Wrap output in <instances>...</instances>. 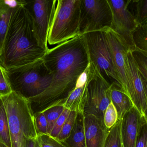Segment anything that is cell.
Here are the masks:
<instances>
[{
  "label": "cell",
  "instance_id": "1",
  "mask_svg": "<svg viewBox=\"0 0 147 147\" xmlns=\"http://www.w3.org/2000/svg\"><path fill=\"white\" fill-rule=\"evenodd\" d=\"M42 59L53 78L46 91L28 100L34 114L53 105H63L75 88L78 77L90 63L82 35L49 49Z\"/></svg>",
  "mask_w": 147,
  "mask_h": 147
},
{
  "label": "cell",
  "instance_id": "2",
  "mask_svg": "<svg viewBox=\"0 0 147 147\" xmlns=\"http://www.w3.org/2000/svg\"><path fill=\"white\" fill-rule=\"evenodd\" d=\"M47 51L39 44L32 20L24 5L13 13L1 52L0 65L6 70L33 62Z\"/></svg>",
  "mask_w": 147,
  "mask_h": 147
},
{
  "label": "cell",
  "instance_id": "3",
  "mask_svg": "<svg viewBox=\"0 0 147 147\" xmlns=\"http://www.w3.org/2000/svg\"><path fill=\"white\" fill-rule=\"evenodd\" d=\"M0 98L7 115L11 147H24L26 139L37 138L34 114L30 102L13 91Z\"/></svg>",
  "mask_w": 147,
  "mask_h": 147
},
{
  "label": "cell",
  "instance_id": "4",
  "mask_svg": "<svg viewBox=\"0 0 147 147\" xmlns=\"http://www.w3.org/2000/svg\"><path fill=\"white\" fill-rule=\"evenodd\" d=\"M12 90L30 100L46 91L53 76L42 58L33 62L6 70Z\"/></svg>",
  "mask_w": 147,
  "mask_h": 147
},
{
  "label": "cell",
  "instance_id": "5",
  "mask_svg": "<svg viewBox=\"0 0 147 147\" xmlns=\"http://www.w3.org/2000/svg\"><path fill=\"white\" fill-rule=\"evenodd\" d=\"M81 0H58L48 42L60 44L80 35V8Z\"/></svg>",
  "mask_w": 147,
  "mask_h": 147
},
{
  "label": "cell",
  "instance_id": "6",
  "mask_svg": "<svg viewBox=\"0 0 147 147\" xmlns=\"http://www.w3.org/2000/svg\"><path fill=\"white\" fill-rule=\"evenodd\" d=\"M90 63L110 85L121 87L114 69L111 51L104 30L83 34Z\"/></svg>",
  "mask_w": 147,
  "mask_h": 147
},
{
  "label": "cell",
  "instance_id": "7",
  "mask_svg": "<svg viewBox=\"0 0 147 147\" xmlns=\"http://www.w3.org/2000/svg\"><path fill=\"white\" fill-rule=\"evenodd\" d=\"M111 85L107 82L90 63V71L86 84L83 113L92 115L104 123V115L111 101Z\"/></svg>",
  "mask_w": 147,
  "mask_h": 147
},
{
  "label": "cell",
  "instance_id": "8",
  "mask_svg": "<svg viewBox=\"0 0 147 147\" xmlns=\"http://www.w3.org/2000/svg\"><path fill=\"white\" fill-rule=\"evenodd\" d=\"M112 20L107 0H81L79 25L80 35L111 28Z\"/></svg>",
  "mask_w": 147,
  "mask_h": 147
},
{
  "label": "cell",
  "instance_id": "9",
  "mask_svg": "<svg viewBox=\"0 0 147 147\" xmlns=\"http://www.w3.org/2000/svg\"><path fill=\"white\" fill-rule=\"evenodd\" d=\"M56 0L25 1L24 6L31 17L33 30L39 44L48 51V38L56 7Z\"/></svg>",
  "mask_w": 147,
  "mask_h": 147
},
{
  "label": "cell",
  "instance_id": "10",
  "mask_svg": "<svg viewBox=\"0 0 147 147\" xmlns=\"http://www.w3.org/2000/svg\"><path fill=\"white\" fill-rule=\"evenodd\" d=\"M125 71L128 82L126 94L142 115L147 117V81L140 74L129 51L125 56Z\"/></svg>",
  "mask_w": 147,
  "mask_h": 147
},
{
  "label": "cell",
  "instance_id": "11",
  "mask_svg": "<svg viewBox=\"0 0 147 147\" xmlns=\"http://www.w3.org/2000/svg\"><path fill=\"white\" fill-rule=\"evenodd\" d=\"M107 1L112 13L111 29L122 38L129 51H134L131 33L138 25L127 8L129 0Z\"/></svg>",
  "mask_w": 147,
  "mask_h": 147
},
{
  "label": "cell",
  "instance_id": "12",
  "mask_svg": "<svg viewBox=\"0 0 147 147\" xmlns=\"http://www.w3.org/2000/svg\"><path fill=\"white\" fill-rule=\"evenodd\" d=\"M104 30L110 48L116 75L122 90L126 94L128 82L125 71V56L129 49L120 36L111 28H105Z\"/></svg>",
  "mask_w": 147,
  "mask_h": 147
},
{
  "label": "cell",
  "instance_id": "13",
  "mask_svg": "<svg viewBox=\"0 0 147 147\" xmlns=\"http://www.w3.org/2000/svg\"><path fill=\"white\" fill-rule=\"evenodd\" d=\"M147 117H144L135 107L126 113L121 119V138L123 147H135L137 137L142 123Z\"/></svg>",
  "mask_w": 147,
  "mask_h": 147
},
{
  "label": "cell",
  "instance_id": "14",
  "mask_svg": "<svg viewBox=\"0 0 147 147\" xmlns=\"http://www.w3.org/2000/svg\"><path fill=\"white\" fill-rule=\"evenodd\" d=\"M86 147H103L108 130L104 123L92 115L84 116Z\"/></svg>",
  "mask_w": 147,
  "mask_h": 147
},
{
  "label": "cell",
  "instance_id": "15",
  "mask_svg": "<svg viewBox=\"0 0 147 147\" xmlns=\"http://www.w3.org/2000/svg\"><path fill=\"white\" fill-rule=\"evenodd\" d=\"M25 1L0 0V52L13 13L24 4Z\"/></svg>",
  "mask_w": 147,
  "mask_h": 147
},
{
  "label": "cell",
  "instance_id": "16",
  "mask_svg": "<svg viewBox=\"0 0 147 147\" xmlns=\"http://www.w3.org/2000/svg\"><path fill=\"white\" fill-rule=\"evenodd\" d=\"M84 119L83 112H77L75 123L69 136L61 142L65 147H86Z\"/></svg>",
  "mask_w": 147,
  "mask_h": 147
},
{
  "label": "cell",
  "instance_id": "17",
  "mask_svg": "<svg viewBox=\"0 0 147 147\" xmlns=\"http://www.w3.org/2000/svg\"><path fill=\"white\" fill-rule=\"evenodd\" d=\"M111 101L116 108L118 120H121L124 115L134 107L129 96L121 87L117 85L111 86Z\"/></svg>",
  "mask_w": 147,
  "mask_h": 147
},
{
  "label": "cell",
  "instance_id": "18",
  "mask_svg": "<svg viewBox=\"0 0 147 147\" xmlns=\"http://www.w3.org/2000/svg\"><path fill=\"white\" fill-rule=\"evenodd\" d=\"M86 84L82 87L75 88L63 105L64 108L70 111L83 112L86 97Z\"/></svg>",
  "mask_w": 147,
  "mask_h": 147
},
{
  "label": "cell",
  "instance_id": "19",
  "mask_svg": "<svg viewBox=\"0 0 147 147\" xmlns=\"http://www.w3.org/2000/svg\"><path fill=\"white\" fill-rule=\"evenodd\" d=\"M127 8L138 25H147V0H129Z\"/></svg>",
  "mask_w": 147,
  "mask_h": 147
},
{
  "label": "cell",
  "instance_id": "20",
  "mask_svg": "<svg viewBox=\"0 0 147 147\" xmlns=\"http://www.w3.org/2000/svg\"><path fill=\"white\" fill-rule=\"evenodd\" d=\"M0 143L11 147L7 115L3 102L0 98Z\"/></svg>",
  "mask_w": 147,
  "mask_h": 147
},
{
  "label": "cell",
  "instance_id": "21",
  "mask_svg": "<svg viewBox=\"0 0 147 147\" xmlns=\"http://www.w3.org/2000/svg\"><path fill=\"white\" fill-rule=\"evenodd\" d=\"M131 37L135 50L147 54V25L138 26L132 32Z\"/></svg>",
  "mask_w": 147,
  "mask_h": 147
},
{
  "label": "cell",
  "instance_id": "22",
  "mask_svg": "<svg viewBox=\"0 0 147 147\" xmlns=\"http://www.w3.org/2000/svg\"><path fill=\"white\" fill-rule=\"evenodd\" d=\"M121 120L118 119L117 123L108 130L103 147H121Z\"/></svg>",
  "mask_w": 147,
  "mask_h": 147
},
{
  "label": "cell",
  "instance_id": "23",
  "mask_svg": "<svg viewBox=\"0 0 147 147\" xmlns=\"http://www.w3.org/2000/svg\"><path fill=\"white\" fill-rule=\"evenodd\" d=\"M65 108L62 105H55L45 109L42 112L46 117L48 123V134L50 135L56 122Z\"/></svg>",
  "mask_w": 147,
  "mask_h": 147
},
{
  "label": "cell",
  "instance_id": "24",
  "mask_svg": "<svg viewBox=\"0 0 147 147\" xmlns=\"http://www.w3.org/2000/svg\"><path fill=\"white\" fill-rule=\"evenodd\" d=\"M77 113L76 112L70 111L57 137V140L62 142L69 136L70 132L74 128Z\"/></svg>",
  "mask_w": 147,
  "mask_h": 147
},
{
  "label": "cell",
  "instance_id": "25",
  "mask_svg": "<svg viewBox=\"0 0 147 147\" xmlns=\"http://www.w3.org/2000/svg\"><path fill=\"white\" fill-rule=\"evenodd\" d=\"M131 53L140 74L147 81V54L137 50L131 51Z\"/></svg>",
  "mask_w": 147,
  "mask_h": 147
},
{
  "label": "cell",
  "instance_id": "26",
  "mask_svg": "<svg viewBox=\"0 0 147 147\" xmlns=\"http://www.w3.org/2000/svg\"><path fill=\"white\" fill-rule=\"evenodd\" d=\"M117 120L118 116L117 111L112 102H111L104 113V124L106 128L107 129H109L115 125Z\"/></svg>",
  "mask_w": 147,
  "mask_h": 147
},
{
  "label": "cell",
  "instance_id": "27",
  "mask_svg": "<svg viewBox=\"0 0 147 147\" xmlns=\"http://www.w3.org/2000/svg\"><path fill=\"white\" fill-rule=\"evenodd\" d=\"M34 122L37 136L40 134H48V123L42 112H38L34 114Z\"/></svg>",
  "mask_w": 147,
  "mask_h": 147
},
{
  "label": "cell",
  "instance_id": "28",
  "mask_svg": "<svg viewBox=\"0 0 147 147\" xmlns=\"http://www.w3.org/2000/svg\"><path fill=\"white\" fill-rule=\"evenodd\" d=\"M12 92L6 70L0 65V98L8 96Z\"/></svg>",
  "mask_w": 147,
  "mask_h": 147
},
{
  "label": "cell",
  "instance_id": "29",
  "mask_svg": "<svg viewBox=\"0 0 147 147\" xmlns=\"http://www.w3.org/2000/svg\"><path fill=\"white\" fill-rule=\"evenodd\" d=\"M37 138L41 147H66L61 142L48 134H40Z\"/></svg>",
  "mask_w": 147,
  "mask_h": 147
},
{
  "label": "cell",
  "instance_id": "30",
  "mask_svg": "<svg viewBox=\"0 0 147 147\" xmlns=\"http://www.w3.org/2000/svg\"><path fill=\"white\" fill-rule=\"evenodd\" d=\"M70 111L69 110L65 108L62 113L57 120L50 134L49 135L57 139L63 126L66 121V119Z\"/></svg>",
  "mask_w": 147,
  "mask_h": 147
},
{
  "label": "cell",
  "instance_id": "31",
  "mask_svg": "<svg viewBox=\"0 0 147 147\" xmlns=\"http://www.w3.org/2000/svg\"><path fill=\"white\" fill-rule=\"evenodd\" d=\"M135 147H147V118L144 120L136 139Z\"/></svg>",
  "mask_w": 147,
  "mask_h": 147
},
{
  "label": "cell",
  "instance_id": "32",
  "mask_svg": "<svg viewBox=\"0 0 147 147\" xmlns=\"http://www.w3.org/2000/svg\"><path fill=\"white\" fill-rule=\"evenodd\" d=\"M89 71H90V63L84 72L79 76L77 81L75 88L82 87L86 84L89 76Z\"/></svg>",
  "mask_w": 147,
  "mask_h": 147
},
{
  "label": "cell",
  "instance_id": "33",
  "mask_svg": "<svg viewBox=\"0 0 147 147\" xmlns=\"http://www.w3.org/2000/svg\"><path fill=\"white\" fill-rule=\"evenodd\" d=\"M24 147H41L37 138L26 139Z\"/></svg>",
  "mask_w": 147,
  "mask_h": 147
},
{
  "label": "cell",
  "instance_id": "34",
  "mask_svg": "<svg viewBox=\"0 0 147 147\" xmlns=\"http://www.w3.org/2000/svg\"><path fill=\"white\" fill-rule=\"evenodd\" d=\"M0 147H7L5 146V145H4V144H2L1 143H0Z\"/></svg>",
  "mask_w": 147,
  "mask_h": 147
},
{
  "label": "cell",
  "instance_id": "35",
  "mask_svg": "<svg viewBox=\"0 0 147 147\" xmlns=\"http://www.w3.org/2000/svg\"><path fill=\"white\" fill-rule=\"evenodd\" d=\"M121 147H123V145H122V146Z\"/></svg>",
  "mask_w": 147,
  "mask_h": 147
}]
</instances>
